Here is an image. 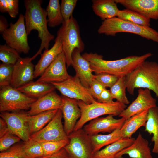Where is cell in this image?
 <instances>
[{"label": "cell", "mask_w": 158, "mask_h": 158, "mask_svg": "<svg viewBox=\"0 0 158 158\" xmlns=\"http://www.w3.org/2000/svg\"><path fill=\"white\" fill-rule=\"evenodd\" d=\"M123 158V157H120V158Z\"/></svg>", "instance_id": "obj_47"}, {"label": "cell", "mask_w": 158, "mask_h": 158, "mask_svg": "<svg viewBox=\"0 0 158 158\" xmlns=\"http://www.w3.org/2000/svg\"><path fill=\"white\" fill-rule=\"evenodd\" d=\"M125 77L119 78L117 82L110 88L109 91L113 98L116 101L126 105L130 102L126 97Z\"/></svg>", "instance_id": "obj_32"}, {"label": "cell", "mask_w": 158, "mask_h": 158, "mask_svg": "<svg viewBox=\"0 0 158 158\" xmlns=\"http://www.w3.org/2000/svg\"><path fill=\"white\" fill-rule=\"evenodd\" d=\"M135 100L118 115L126 119L131 116L157 106L156 100L152 96L150 90L139 88Z\"/></svg>", "instance_id": "obj_15"}, {"label": "cell", "mask_w": 158, "mask_h": 158, "mask_svg": "<svg viewBox=\"0 0 158 158\" xmlns=\"http://www.w3.org/2000/svg\"><path fill=\"white\" fill-rule=\"evenodd\" d=\"M46 11L49 27H54L63 24L64 20L59 0H50Z\"/></svg>", "instance_id": "obj_30"}, {"label": "cell", "mask_w": 158, "mask_h": 158, "mask_svg": "<svg viewBox=\"0 0 158 158\" xmlns=\"http://www.w3.org/2000/svg\"><path fill=\"white\" fill-rule=\"evenodd\" d=\"M40 158H67V157L65 150L63 147L54 154Z\"/></svg>", "instance_id": "obj_45"}, {"label": "cell", "mask_w": 158, "mask_h": 158, "mask_svg": "<svg viewBox=\"0 0 158 158\" xmlns=\"http://www.w3.org/2000/svg\"><path fill=\"white\" fill-rule=\"evenodd\" d=\"M8 24L6 19L2 16H0V32L2 33L7 28L8 26Z\"/></svg>", "instance_id": "obj_46"}, {"label": "cell", "mask_w": 158, "mask_h": 158, "mask_svg": "<svg viewBox=\"0 0 158 158\" xmlns=\"http://www.w3.org/2000/svg\"><path fill=\"white\" fill-rule=\"evenodd\" d=\"M152 55L151 53H148L140 56L132 55L118 60H107L96 53H85L82 55L89 62L93 72L96 74L107 73L119 78L125 77Z\"/></svg>", "instance_id": "obj_1"}, {"label": "cell", "mask_w": 158, "mask_h": 158, "mask_svg": "<svg viewBox=\"0 0 158 158\" xmlns=\"http://www.w3.org/2000/svg\"><path fill=\"white\" fill-rule=\"evenodd\" d=\"M127 9L137 11L151 19H158V0H115Z\"/></svg>", "instance_id": "obj_20"}, {"label": "cell", "mask_w": 158, "mask_h": 158, "mask_svg": "<svg viewBox=\"0 0 158 158\" xmlns=\"http://www.w3.org/2000/svg\"><path fill=\"white\" fill-rule=\"evenodd\" d=\"M65 55L63 51L45 70L37 80L48 83L60 82L71 77L66 69Z\"/></svg>", "instance_id": "obj_16"}, {"label": "cell", "mask_w": 158, "mask_h": 158, "mask_svg": "<svg viewBox=\"0 0 158 158\" xmlns=\"http://www.w3.org/2000/svg\"><path fill=\"white\" fill-rule=\"evenodd\" d=\"M14 65L2 63L0 65V87L10 85Z\"/></svg>", "instance_id": "obj_37"}, {"label": "cell", "mask_w": 158, "mask_h": 158, "mask_svg": "<svg viewBox=\"0 0 158 158\" xmlns=\"http://www.w3.org/2000/svg\"><path fill=\"white\" fill-rule=\"evenodd\" d=\"M6 44L19 53L28 54L30 47L28 45L24 15L20 14L17 21L11 22L9 27L2 34Z\"/></svg>", "instance_id": "obj_8"}, {"label": "cell", "mask_w": 158, "mask_h": 158, "mask_svg": "<svg viewBox=\"0 0 158 158\" xmlns=\"http://www.w3.org/2000/svg\"><path fill=\"white\" fill-rule=\"evenodd\" d=\"M62 102L60 109L64 119L63 127L68 136L73 131L78 119L80 117L81 112L77 100L61 96Z\"/></svg>", "instance_id": "obj_17"}, {"label": "cell", "mask_w": 158, "mask_h": 158, "mask_svg": "<svg viewBox=\"0 0 158 158\" xmlns=\"http://www.w3.org/2000/svg\"><path fill=\"white\" fill-rule=\"evenodd\" d=\"M23 143L25 153L29 158H40L44 157L41 142L30 139Z\"/></svg>", "instance_id": "obj_33"}, {"label": "cell", "mask_w": 158, "mask_h": 158, "mask_svg": "<svg viewBox=\"0 0 158 158\" xmlns=\"http://www.w3.org/2000/svg\"><path fill=\"white\" fill-rule=\"evenodd\" d=\"M63 51L61 27L57 32L55 43L50 49L45 50L41 58L35 66L34 78L41 76L45 70Z\"/></svg>", "instance_id": "obj_19"}, {"label": "cell", "mask_w": 158, "mask_h": 158, "mask_svg": "<svg viewBox=\"0 0 158 158\" xmlns=\"http://www.w3.org/2000/svg\"><path fill=\"white\" fill-rule=\"evenodd\" d=\"M10 132L5 121L2 118H0V137L6 133Z\"/></svg>", "instance_id": "obj_44"}, {"label": "cell", "mask_w": 158, "mask_h": 158, "mask_svg": "<svg viewBox=\"0 0 158 158\" xmlns=\"http://www.w3.org/2000/svg\"><path fill=\"white\" fill-rule=\"evenodd\" d=\"M68 137V142L64 147L67 158H93L89 135L83 128L73 131Z\"/></svg>", "instance_id": "obj_9"}, {"label": "cell", "mask_w": 158, "mask_h": 158, "mask_svg": "<svg viewBox=\"0 0 158 158\" xmlns=\"http://www.w3.org/2000/svg\"><path fill=\"white\" fill-rule=\"evenodd\" d=\"M63 117L61 110L59 109L50 121L42 129L31 135L30 139L39 142L68 141V136L65 132L62 123Z\"/></svg>", "instance_id": "obj_11"}, {"label": "cell", "mask_w": 158, "mask_h": 158, "mask_svg": "<svg viewBox=\"0 0 158 158\" xmlns=\"http://www.w3.org/2000/svg\"><path fill=\"white\" fill-rule=\"evenodd\" d=\"M148 110L145 111L126 120L120 129L122 138H131L133 134L140 128L145 127Z\"/></svg>", "instance_id": "obj_25"}, {"label": "cell", "mask_w": 158, "mask_h": 158, "mask_svg": "<svg viewBox=\"0 0 158 158\" xmlns=\"http://www.w3.org/2000/svg\"><path fill=\"white\" fill-rule=\"evenodd\" d=\"M55 87L51 83L31 81L17 89L28 97L37 99L54 91Z\"/></svg>", "instance_id": "obj_23"}, {"label": "cell", "mask_w": 158, "mask_h": 158, "mask_svg": "<svg viewBox=\"0 0 158 158\" xmlns=\"http://www.w3.org/2000/svg\"><path fill=\"white\" fill-rule=\"evenodd\" d=\"M51 83L63 96L77 100H81L87 104L97 101L90 93L89 89L82 84L75 75L73 77L71 76L62 82Z\"/></svg>", "instance_id": "obj_10"}, {"label": "cell", "mask_w": 158, "mask_h": 158, "mask_svg": "<svg viewBox=\"0 0 158 158\" xmlns=\"http://www.w3.org/2000/svg\"><path fill=\"white\" fill-rule=\"evenodd\" d=\"M42 1L25 0L24 1L25 12L24 15L25 24L28 35L33 30H37L38 37L41 40L39 49L32 57L33 60L39 54L41 55L42 50L48 49L50 42L54 36L49 31L46 10L42 7Z\"/></svg>", "instance_id": "obj_2"}, {"label": "cell", "mask_w": 158, "mask_h": 158, "mask_svg": "<svg viewBox=\"0 0 158 158\" xmlns=\"http://www.w3.org/2000/svg\"><path fill=\"white\" fill-rule=\"evenodd\" d=\"M81 115L74 129L76 131L82 128L88 122L105 115H119L125 109L126 105L116 101L111 103H101L97 101L89 104L77 100Z\"/></svg>", "instance_id": "obj_5"}, {"label": "cell", "mask_w": 158, "mask_h": 158, "mask_svg": "<svg viewBox=\"0 0 158 158\" xmlns=\"http://www.w3.org/2000/svg\"><path fill=\"white\" fill-rule=\"evenodd\" d=\"M21 139L9 132L0 137V151H5L16 143L19 142Z\"/></svg>", "instance_id": "obj_40"}, {"label": "cell", "mask_w": 158, "mask_h": 158, "mask_svg": "<svg viewBox=\"0 0 158 158\" xmlns=\"http://www.w3.org/2000/svg\"><path fill=\"white\" fill-rule=\"evenodd\" d=\"M80 53L77 49L73 51L72 55L71 66L75 70V75L82 84L89 89L95 79V75L92 74L89 62L81 55Z\"/></svg>", "instance_id": "obj_18"}, {"label": "cell", "mask_w": 158, "mask_h": 158, "mask_svg": "<svg viewBox=\"0 0 158 158\" xmlns=\"http://www.w3.org/2000/svg\"><path fill=\"white\" fill-rule=\"evenodd\" d=\"M124 154L131 158H153L148 140L140 133L133 143L119 152L115 158H119Z\"/></svg>", "instance_id": "obj_22"}, {"label": "cell", "mask_w": 158, "mask_h": 158, "mask_svg": "<svg viewBox=\"0 0 158 158\" xmlns=\"http://www.w3.org/2000/svg\"><path fill=\"white\" fill-rule=\"evenodd\" d=\"M61 28L63 51L68 68L71 65L73 51L77 49L81 52H82L85 45L80 37L79 25L73 16L68 22L63 23Z\"/></svg>", "instance_id": "obj_6"}, {"label": "cell", "mask_w": 158, "mask_h": 158, "mask_svg": "<svg viewBox=\"0 0 158 158\" xmlns=\"http://www.w3.org/2000/svg\"><path fill=\"white\" fill-rule=\"evenodd\" d=\"M145 127V131L150 135H153L151 139L154 143L152 152L158 153V107L157 106L149 110Z\"/></svg>", "instance_id": "obj_28"}, {"label": "cell", "mask_w": 158, "mask_h": 158, "mask_svg": "<svg viewBox=\"0 0 158 158\" xmlns=\"http://www.w3.org/2000/svg\"><path fill=\"white\" fill-rule=\"evenodd\" d=\"M0 158H29L26 155L23 143L13 145L7 150L1 152Z\"/></svg>", "instance_id": "obj_35"}, {"label": "cell", "mask_w": 158, "mask_h": 158, "mask_svg": "<svg viewBox=\"0 0 158 158\" xmlns=\"http://www.w3.org/2000/svg\"><path fill=\"white\" fill-rule=\"evenodd\" d=\"M92 2L95 13L103 20L116 17L119 10L115 0H93Z\"/></svg>", "instance_id": "obj_24"}, {"label": "cell", "mask_w": 158, "mask_h": 158, "mask_svg": "<svg viewBox=\"0 0 158 158\" xmlns=\"http://www.w3.org/2000/svg\"><path fill=\"white\" fill-rule=\"evenodd\" d=\"M62 102L61 96L54 91L37 99L31 104L26 113L28 116H31L48 111L60 109Z\"/></svg>", "instance_id": "obj_21"}, {"label": "cell", "mask_w": 158, "mask_h": 158, "mask_svg": "<svg viewBox=\"0 0 158 158\" xmlns=\"http://www.w3.org/2000/svg\"><path fill=\"white\" fill-rule=\"evenodd\" d=\"M106 87L95 79H94L89 89V91L97 100L102 91Z\"/></svg>", "instance_id": "obj_42"}, {"label": "cell", "mask_w": 158, "mask_h": 158, "mask_svg": "<svg viewBox=\"0 0 158 158\" xmlns=\"http://www.w3.org/2000/svg\"><path fill=\"white\" fill-rule=\"evenodd\" d=\"M113 99L109 90L106 88L101 92L97 101L101 103H111L114 102Z\"/></svg>", "instance_id": "obj_43"}, {"label": "cell", "mask_w": 158, "mask_h": 158, "mask_svg": "<svg viewBox=\"0 0 158 158\" xmlns=\"http://www.w3.org/2000/svg\"><path fill=\"white\" fill-rule=\"evenodd\" d=\"M127 92L133 95L136 88L152 91L158 99V63L145 61L125 77Z\"/></svg>", "instance_id": "obj_3"}, {"label": "cell", "mask_w": 158, "mask_h": 158, "mask_svg": "<svg viewBox=\"0 0 158 158\" xmlns=\"http://www.w3.org/2000/svg\"><path fill=\"white\" fill-rule=\"evenodd\" d=\"M58 109L48 111L36 115L27 116L30 135L42 129L52 119Z\"/></svg>", "instance_id": "obj_27"}, {"label": "cell", "mask_w": 158, "mask_h": 158, "mask_svg": "<svg viewBox=\"0 0 158 158\" xmlns=\"http://www.w3.org/2000/svg\"><path fill=\"white\" fill-rule=\"evenodd\" d=\"M68 141L61 140L40 142L42 146L44 157L51 155L60 151L68 143Z\"/></svg>", "instance_id": "obj_38"}, {"label": "cell", "mask_w": 158, "mask_h": 158, "mask_svg": "<svg viewBox=\"0 0 158 158\" xmlns=\"http://www.w3.org/2000/svg\"></svg>", "instance_id": "obj_48"}, {"label": "cell", "mask_w": 158, "mask_h": 158, "mask_svg": "<svg viewBox=\"0 0 158 158\" xmlns=\"http://www.w3.org/2000/svg\"><path fill=\"white\" fill-rule=\"evenodd\" d=\"M94 153L107 146L122 138L120 129H117L107 134H97L89 135Z\"/></svg>", "instance_id": "obj_29"}, {"label": "cell", "mask_w": 158, "mask_h": 158, "mask_svg": "<svg viewBox=\"0 0 158 158\" xmlns=\"http://www.w3.org/2000/svg\"><path fill=\"white\" fill-rule=\"evenodd\" d=\"M114 116L112 115H109L105 117L96 118L84 125L83 129L88 135H96L99 133H111L120 129L126 120L123 117L116 119Z\"/></svg>", "instance_id": "obj_13"}, {"label": "cell", "mask_w": 158, "mask_h": 158, "mask_svg": "<svg viewBox=\"0 0 158 158\" xmlns=\"http://www.w3.org/2000/svg\"><path fill=\"white\" fill-rule=\"evenodd\" d=\"M19 0H0V11L7 12L12 18H15L19 13Z\"/></svg>", "instance_id": "obj_36"}, {"label": "cell", "mask_w": 158, "mask_h": 158, "mask_svg": "<svg viewBox=\"0 0 158 158\" xmlns=\"http://www.w3.org/2000/svg\"><path fill=\"white\" fill-rule=\"evenodd\" d=\"M31 57H20L14 65L10 85L16 89L32 81L35 66Z\"/></svg>", "instance_id": "obj_14"}, {"label": "cell", "mask_w": 158, "mask_h": 158, "mask_svg": "<svg viewBox=\"0 0 158 158\" xmlns=\"http://www.w3.org/2000/svg\"><path fill=\"white\" fill-rule=\"evenodd\" d=\"M119 78L110 74L102 73L95 75V79L106 88H110L118 80Z\"/></svg>", "instance_id": "obj_41"}, {"label": "cell", "mask_w": 158, "mask_h": 158, "mask_svg": "<svg viewBox=\"0 0 158 158\" xmlns=\"http://www.w3.org/2000/svg\"><path fill=\"white\" fill-rule=\"evenodd\" d=\"M100 34L115 36L118 33L128 32L158 43V32L150 26L138 25L117 17L103 20L97 30Z\"/></svg>", "instance_id": "obj_4"}, {"label": "cell", "mask_w": 158, "mask_h": 158, "mask_svg": "<svg viewBox=\"0 0 158 158\" xmlns=\"http://www.w3.org/2000/svg\"><path fill=\"white\" fill-rule=\"evenodd\" d=\"M37 99L30 97L11 85L0 87V111L16 112L29 110Z\"/></svg>", "instance_id": "obj_7"}, {"label": "cell", "mask_w": 158, "mask_h": 158, "mask_svg": "<svg viewBox=\"0 0 158 158\" xmlns=\"http://www.w3.org/2000/svg\"><path fill=\"white\" fill-rule=\"evenodd\" d=\"M116 17L138 25L150 26V19L134 11L126 8L119 10Z\"/></svg>", "instance_id": "obj_31"}, {"label": "cell", "mask_w": 158, "mask_h": 158, "mask_svg": "<svg viewBox=\"0 0 158 158\" xmlns=\"http://www.w3.org/2000/svg\"><path fill=\"white\" fill-rule=\"evenodd\" d=\"M135 139L132 137L121 138L95 152L93 158H115L119 152L130 146Z\"/></svg>", "instance_id": "obj_26"}, {"label": "cell", "mask_w": 158, "mask_h": 158, "mask_svg": "<svg viewBox=\"0 0 158 158\" xmlns=\"http://www.w3.org/2000/svg\"><path fill=\"white\" fill-rule=\"evenodd\" d=\"M0 116L6 122L12 134L18 137L23 142L30 139L27 121L28 115L26 112L22 111L12 112H2Z\"/></svg>", "instance_id": "obj_12"}, {"label": "cell", "mask_w": 158, "mask_h": 158, "mask_svg": "<svg viewBox=\"0 0 158 158\" xmlns=\"http://www.w3.org/2000/svg\"><path fill=\"white\" fill-rule=\"evenodd\" d=\"M77 2V0L61 1V8L64 22L66 23L68 22L72 16L73 12Z\"/></svg>", "instance_id": "obj_39"}, {"label": "cell", "mask_w": 158, "mask_h": 158, "mask_svg": "<svg viewBox=\"0 0 158 158\" xmlns=\"http://www.w3.org/2000/svg\"><path fill=\"white\" fill-rule=\"evenodd\" d=\"M20 57L19 53L6 44L0 46V60L3 63L14 65Z\"/></svg>", "instance_id": "obj_34"}]
</instances>
